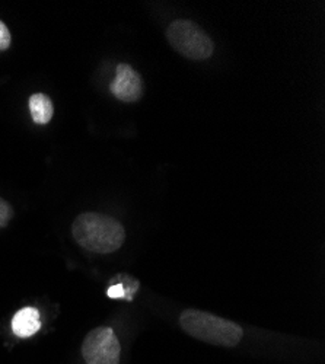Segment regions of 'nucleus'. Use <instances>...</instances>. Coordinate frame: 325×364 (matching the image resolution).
Masks as SVG:
<instances>
[{"mask_svg":"<svg viewBox=\"0 0 325 364\" xmlns=\"http://www.w3.org/2000/svg\"><path fill=\"white\" fill-rule=\"evenodd\" d=\"M11 33L8 26L5 25V22L0 21V51H5L9 48L11 46Z\"/></svg>","mask_w":325,"mask_h":364,"instance_id":"9","label":"nucleus"},{"mask_svg":"<svg viewBox=\"0 0 325 364\" xmlns=\"http://www.w3.org/2000/svg\"><path fill=\"white\" fill-rule=\"evenodd\" d=\"M120 341L108 326L92 329L82 343V355L86 364H120Z\"/></svg>","mask_w":325,"mask_h":364,"instance_id":"4","label":"nucleus"},{"mask_svg":"<svg viewBox=\"0 0 325 364\" xmlns=\"http://www.w3.org/2000/svg\"><path fill=\"white\" fill-rule=\"evenodd\" d=\"M29 111H31L34 123L48 124L54 114V107L51 100L47 95L34 94L31 98H29Z\"/></svg>","mask_w":325,"mask_h":364,"instance_id":"7","label":"nucleus"},{"mask_svg":"<svg viewBox=\"0 0 325 364\" xmlns=\"http://www.w3.org/2000/svg\"><path fill=\"white\" fill-rule=\"evenodd\" d=\"M14 218V208L11 204L0 197V229L5 228Z\"/></svg>","mask_w":325,"mask_h":364,"instance_id":"8","label":"nucleus"},{"mask_svg":"<svg viewBox=\"0 0 325 364\" xmlns=\"http://www.w3.org/2000/svg\"><path fill=\"white\" fill-rule=\"evenodd\" d=\"M180 326L196 340L226 348L236 347L244 337V329L238 323L198 309L184 311Z\"/></svg>","mask_w":325,"mask_h":364,"instance_id":"2","label":"nucleus"},{"mask_svg":"<svg viewBox=\"0 0 325 364\" xmlns=\"http://www.w3.org/2000/svg\"><path fill=\"white\" fill-rule=\"evenodd\" d=\"M41 328L40 312L36 308H23L12 319V331L16 337H33Z\"/></svg>","mask_w":325,"mask_h":364,"instance_id":"6","label":"nucleus"},{"mask_svg":"<svg viewBox=\"0 0 325 364\" xmlns=\"http://www.w3.org/2000/svg\"><path fill=\"white\" fill-rule=\"evenodd\" d=\"M72 235L78 245L95 254H112L126 240V230L120 222L101 213H82L72 225Z\"/></svg>","mask_w":325,"mask_h":364,"instance_id":"1","label":"nucleus"},{"mask_svg":"<svg viewBox=\"0 0 325 364\" xmlns=\"http://www.w3.org/2000/svg\"><path fill=\"white\" fill-rule=\"evenodd\" d=\"M169 46L181 55L193 62H201L212 57L215 44L212 38L193 21L176 19L166 28Z\"/></svg>","mask_w":325,"mask_h":364,"instance_id":"3","label":"nucleus"},{"mask_svg":"<svg viewBox=\"0 0 325 364\" xmlns=\"http://www.w3.org/2000/svg\"><path fill=\"white\" fill-rule=\"evenodd\" d=\"M110 89L117 100L133 104L143 95V82L140 75L130 65L122 63L117 66V73Z\"/></svg>","mask_w":325,"mask_h":364,"instance_id":"5","label":"nucleus"}]
</instances>
